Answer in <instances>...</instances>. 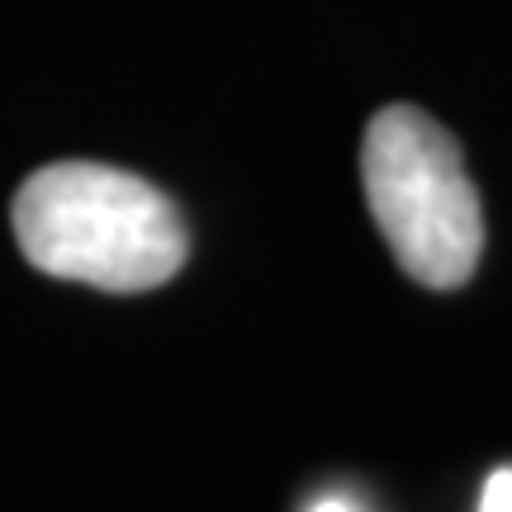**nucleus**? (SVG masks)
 <instances>
[{"label":"nucleus","mask_w":512,"mask_h":512,"mask_svg":"<svg viewBox=\"0 0 512 512\" xmlns=\"http://www.w3.org/2000/svg\"><path fill=\"white\" fill-rule=\"evenodd\" d=\"M10 223L34 271L110 294L157 290L190 256L181 209L105 162L38 166L15 190Z\"/></svg>","instance_id":"1"},{"label":"nucleus","mask_w":512,"mask_h":512,"mask_svg":"<svg viewBox=\"0 0 512 512\" xmlns=\"http://www.w3.org/2000/svg\"><path fill=\"white\" fill-rule=\"evenodd\" d=\"M361 185L389 256L422 290H460L484 256V209L465 152L418 105H384L361 143Z\"/></svg>","instance_id":"2"},{"label":"nucleus","mask_w":512,"mask_h":512,"mask_svg":"<svg viewBox=\"0 0 512 512\" xmlns=\"http://www.w3.org/2000/svg\"><path fill=\"white\" fill-rule=\"evenodd\" d=\"M479 512H512V465L489 475L484 494H479Z\"/></svg>","instance_id":"3"},{"label":"nucleus","mask_w":512,"mask_h":512,"mask_svg":"<svg viewBox=\"0 0 512 512\" xmlns=\"http://www.w3.org/2000/svg\"><path fill=\"white\" fill-rule=\"evenodd\" d=\"M313 512H356V508H351L347 498L332 494V498H318V503H313Z\"/></svg>","instance_id":"4"}]
</instances>
